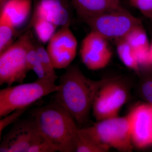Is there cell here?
Instances as JSON below:
<instances>
[{
  "label": "cell",
  "mask_w": 152,
  "mask_h": 152,
  "mask_svg": "<svg viewBox=\"0 0 152 152\" xmlns=\"http://www.w3.org/2000/svg\"><path fill=\"white\" fill-rule=\"evenodd\" d=\"M33 34L30 37L27 47L26 61L29 70H32L37 76V80L41 81L50 83L46 76L39 57L33 42Z\"/></svg>",
  "instance_id": "17"
},
{
  "label": "cell",
  "mask_w": 152,
  "mask_h": 152,
  "mask_svg": "<svg viewBox=\"0 0 152 152\" xmlns=\"http://www.w3.org/2000/svg\"><path fill=\"white\" fill-rule=\"evenodd\" d=\"M80 53L84 64L93 71L105 67L113 56L108 40L92 31L83 40Z\"/></svg>",
  "instance_id": "8"
},
{
  "label": "cell",
  "mask_w": 152,
  "mask_h": 152,
  "mask_svg": "<svg viewBox=\"0 0 152 152\" xmlns=\"http://www.w3.org/2000/svg\"><path fill=\"white\" fill-rule=\"evenodd\" d=\"M31 19L42 18L57 26H69L72 20L74 7L69 0H33Z\"/></svg>",
  "instance_id": "12"
},
{
  "label": "cell",
  "mask_w": 152,
  "mask_h": 152,
  "mask_svg": "<svg viewBox=\"0 0 152 152\" xmlns=\"http://www.w3.org/2000/svg\"><path fill=\"white\" fill-rule=\"evenodd\" d=\"M128 90L121 77L108 78L99 90L92 106L93 115L97 121L118 116L126 102Z\"/></svg>",
  "instance_id": "7"
},
{
  "label": "cell",
  "mask_w": 152,
  "mask_h": 152,
  "mask_svg": "<svg viewBox=\"0 0 152 152\" xmlns=\"http://www.w3.org/2000/svg\"><path fill=\"white\" fill-rule=\"evenodd\" d=\"M74 9L86 23L100 14L121 7L120 0H71Z\"/></svg>",
  "instance_id": "13"
},
{
  "label": "cell",
  "mask_w": 152,
  "mask_h": 152,
  "mask_svg": "<svg viewBox=\"0 0 152 152\" xmlns=\"http://www.w3.org/2000/svg\"><path fill=\"white\" fill-rule=\"evenodd\" d=\"M8 0H0V8L4 6Z\"/></svg>",
  "instance_id": "27"
},
{
  "label": "cell",
  "mask_w": 152,
  "mask_h": 152,
  "mask_svg": "<svg viewBox=\"0 0 152 152\" xmlns=\"http://www.w3.org/2000/svg\"><path fill=\"white\" fill-rule=\"evenodd\" d=\"M33 7V0H8L0 8V15L8 19L17 29L27 20Z\"/></svg>",
  "instance_id": "14"
},
{
  "label": "cell",
  "mask_w": 152,
  "mask_h": 152,
  "mask_svg": "<svg viewBox=\"0 0 152 152\" xmlns=\"http://www.w3.org/2000/svg\"><path fill=\"white\" fill-rule=\"evenodd\" d=\"M41 135L32 118L18 121L3 138L0 152H28Z\"/></svg>",
  "instance_id": "11"
},
{
  "label": "cell",
  "mask_w": 152,
  "mask_h": 152,
  "mask_svg": "<svg viewBox=\"0 0 152 152\" xmlns=\"http://www.w3.org/2000/svg\"><path fill=\"white\" fill-rule=\"evenodd\" d=\"M149 51L150 53V55H151V59L152 64V39L150 43Z\"/></svg>",
  "instance_id": "26"
},
{
  "label": "cell",
  "mask_w": 152,
  "mask_h": 152,
  "mask_svg": "<svg viewBox=\"0 0 152 152\" xmlns=\"http://www.w3.org/2000/svg\"><path fill=\"white\" fill-rule=\"evenodd\" d=\"M133 7L152 22V0H129Z\"/></svg>",
  "instance_id": "24"
},
{
  "label": "cell",
  "mask_w": 152,
  "mask_h": 152,
  "mask_svg": "<svg viewBox=\"0 0 152 152\" xmlns=\"http://www.w3.org/2000/svg\"><path fill=\"white\" fill-rule=\"evenodd\" d=\"M88 137L120 152H130L134 146L131 139L128 117L118 116L97 121L88 127L79 129Z\"/></svg>",
  "instance_id": "3"
},
{
  "label": "cell",
  "mask_w": 152,
  "mask_h": 152,
  "mask_svg": "<svg viewBox=\"0 0 152 152\" xmlns=\"http://www.w3.org/2000/svg\"><path fill=\"white\" fill-rule=\"evenodd\" d=\"M60 86L55 83L34 82L10 86L0 90V118L18 109L27 108L30 105L51 93H56Z\"/></svg>",
  "instance_id": "4"
},
{
  "label": "cell",
  "mask_w": 152,
  "mask_h": 152,
  "mask_svg": "<svg viewBox=\"0 0 152 152\" xmlns=\"http://www.w3.org/2000/svg\"><path fill=\"white\" fill-rule=\"evenodd\" d=\"M27 108L18 109L3 117L0 120V136L8 126L17 121L19 118L26 111Z\"/></svg>",
  "instance_id": "25"
},
{
  "label": "cell",
  "mask_w": 152,
  "mask_h": 152,
  "mask_svg": "<svg viewBox=\"0 0 152 152\" xmlns=\"http://www.w3.org/2000/svg\"><path fill=\"white\" fill-rule=\"evenodd\" d=\"M32 33L28 30L0 53V85L22 83L29 71L26 61L27 47Z\"/></svg>",
  "instance_id": "5"
},
{
  "label": "cell",
  "mask_w": 152,
  "mask_h": 152,
  "mask_svg": "<svg viewBox=\"0 0 152 152\" xmlns=\"http://www.w3.org/2000/svg\"><path fill=\"white\" fill-rule=\"evenodd\" d=\"M57 27L58 26L46 19L42 18L31 19L26 27L18 31V38L25 32L33 28L39 41L42 43H46L56 33Z\"/></svg>",
  "instance_id": "15"
},
{
  "label": "cell",
  "mask_w": 152,
  "mask_h": 152,
  "mask_svg": "<svg viewBox=\"0 0 152 152\" xmlns=\"http://www.w3.org/2000/svg\"><path fill=\"white\" fill-rule=\"evenodd\" d=\"M66 69L60 77V89L55 93V101L69 112L77 124L83 125L88 120L95 98L108 78L91 80L76 65Z\"/></svg>",
  "instance_id": "1"
},
{
  "label": "cell",
  "mask_w": 152,
  "mask_h": 152,
  "mask_svg": "<svg viewBox=\"0 0 152 152\" xmlns=\"http://www.w3.org/2000/svg\"><path fill=\"white\" fill-rule=\"evenodd\" d=\"M110 149L109 147L96 142L83 134L78 130L75 152H107Z\"/></svg>",
  "instance_id": "21"
},
{
  "label": "cell",
  "mask_w": 152,
  "mask_h": 152,
  "mask_svg": "<svg viewBox=\"0 0 152 152\" xmlns=\"http://www.w3.org/2000/svg\"><path fill=\"white\" fill-rule=\"evenodd\" d=\"M18 33L8 19L0 15V53L13 43L15 39L18 38Z\"/></svg>",
  "instance_id": "18"
},
{
  "label": "cell",
  "mask_w": 152,
  "mask_h": 152,
  "mask_svg": "<svg viewBox=\"0 0 152 152\" xmlns=\"http://www.w3.org/2000/svg\"><path fill=\"white\" fill-rule=\"evenodd\" d=\"M140 75L139 92L141 96L146 102L152 105V71Z\"/></svg>",
  "instance_id": "22"
},
{
  "label": "cell",
  "mask_w": 152,
  "mask_h": 152,
  "mask_svg": "<svg viewBox=\"0 0 152 152\" xmlns=\"http://www.w3.org/2000/svg\"><path fill=\"white\" fill-rule=\"evenodd\" d=\"M34 45L39 57L41 63L45 73L47 79L51 83H55L58 77L55 72L54 66L50 57L47 50L44 48L42 43L33 39Z\"/></svg>",
  "instance_id": "20"
},
{
  "label": "cell",
  "mask_w": 152,
  "mask_h": 152,
  "mask_svg": "<svg viewBox=\"0 0 152 152\" xmlns=\"http://www.w3.org/2000/svg\"><path fill=\"white\" fill-rule=\"evenodd\" d=\"M31 118L42 135L58 152L75 151L79 128L72 115L55 101L34 110Z\"/></svg>",
  "instance_id": "2"
},
{
  "label": "cell",
  "mask_w": 152,
  "mask_h": 152,
  "mask_svg": "<svg viewBox=\"0 0 152 152\" xmlns=\"http://www.w3.org/2000/svg\"><path fill=\"white\" fill-rule=\"evenodd\" d=\"M115 42L117 54L121 61L127 67L140 75V69L135 50L123 38L118 39Z\"/></svg>",
  "instance_id": "16"
},
{
  "label": "cell",
  "mask_w": 152,
  "mask_h": 152,
  "mask_svg": "<svg viewBox=\"0 0 152 152\" xmlns=\"http://www.w3.org/2000/svg\"><path fill=\"white\" fill-rule=\"evenodd\" d=\"M123 39L135 51L149 48L150 42L142 24L133 28Z\"/></svg>",
  "instance_id": "19"
},
{
  "label": "cell",
  "mask_w": 152,
  "mask_h": 152,
  "mask_svg": "<svg viewBox=\"0 0 152 152\" xmlns=\"http://www.w3.org/2000/svg\"><path fill=\"white\" fill-rule=\"evenodd\" d=\"M69 27H61L49 41L47 50L55 69H66L77 55V41Z\"/></svg>",
  "instance_id": "10"
},
{
  "label": "cell",
  "mask_w": 152,
  "mask_h": 152,
  "mask_svg": "<svg viewBox=\"0 0 152 152\" xmlns=\"http://www.w3.org/2000/svg\"><path fill=\"white\" fill-rule=\"evenodd\" d=\"M58 152L57 149L42 135L28 151V152Z\"/></svg>",
  "instance_id": "23"
},
{
  "label": "cell",
  "mask_w": 152,
  "mask_h": 152,
  "mask_svg": "<svg viewBox=\"0 0 152 152\" xmlns=\"http://www.w3.org/2000/svg\"><path fill=\"white\" fill-rule=\"evenodd\" d=\"M91 30L109 40L124 37L133 28L142 24L141 21L121 6L100 14L86 22Z\"/></svg>",
  "instance_id": "6"
},
{
  "label": "cell",
  "mask_w": 152,
  "mask_h": 152,
  "mask_svg": "<svg viewBox=\"0 0 152 152\" xmlns=\"http://www.w3.org/2000/svg\"><path fill=\"white\" fill-rule=\"evenodd\" d=\"M134 147L143 149L152 146V105L143 103L135 106L127 115Z\"/></svg>",
  "instance_id": "9"
}]
</instances>
